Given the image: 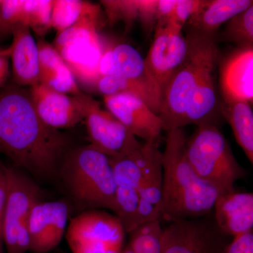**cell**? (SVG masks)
<instances>
[{"mask_svg": "<svg viewBox=\"0 0 253 253\" xmlns=\"http://www.w3.org/2000/svg\"><path fill=\"white\" fill-rule=\"evenodd\" d=\"M69 140L43 122L36 112L29 89L14 82L0 91V153L15 168L47 178L57 172Z\"/></svg>", "mask_w": 253, "mask_h": 253, "instance_id": "cell-1", "label": "cell"}, {"mask_svg": "<svg viewBox=\"0 0 253 253\" xmlns=\"http://www.w3.org/2000/svg\"><path fill=\"white\" fill-rule=\"evenodd\" d=\"M167 133L163 153L161 219L171 222L211 214L219 191L200 178L190 165L183 129Z\"/></svg>", "mask_w": 253, "mask_h": 253, "instance_id": "cell-2", "label": "cell"}, {"mask_svg": "<svg viewBox=\"0 0 253 253\" xmlns=\"http://www.w3.org/2000/svg\"><path fill=\"white\" fill-rule=\"evenodd\" d=\"M60 174L73 199L82 208L107 209L116 214V186L109 158L91 144L65 155Z\"/></svg>", "mask_w": 253, "mask_h": 253, "instance_id": "cell-3", "label": "cell"}, {"mask_svg": "<svg viewBox=\"0 0 253 253\" xmlns=\"http://www.w3.org/2000/svg\"><path fill=\"white\" fill-rule=\"evenodd\" d=\"M187 51L184 61L166 86L159 116L163 130L182 129L188 107L206 63L219 51L214 36L189 31L186 37Z\"/></svg>", "mask_w": 253, "mask_h": 253, "instance_id": "cell-4", "label": "cell"}, {"mask_svg": "<svg viewBox=\"0 0 253 253\" xmlns=\"http://www.w3.org/2000/svg\"><path fill=\"white\" fill-rule=\"evenodd\" d=\"M186 153L200 178L217 189L219 194L235 191L234 184L247 175L237 162L226 138L214 124L201 125L187 139Z\"/></svg>", "mask_w": 253, "mask_h": 253, "instance_id": "cell-5", "label": "cell"}, {"mask_svg": "<svg viewBox=\"0 0 253 253\" xmlns=\"http://www.w3.org/2000/svg\"><path fill=\"white\" fill-rule=\"evenodd\" d=\"M100 16L83 18L57 35L54 46L72 71L76 81L94 86L104 46L99 36Z\"/></svg>", "mask_w": 253, "mask_h": 253, "instance_id": "cell-6", "label": "cell"}, {"mask_svg": "<svg viewBox=\"0 0 253 253\" xmlns=\"http://www.w3.org/2000/svg\"><path fill=\"white\" fill-rule=\"evenodd\" d=\"M6 198L3 220V240L7 253L29 251L28 222L35 205L41 201V188L20 172L6 166Z\"/></svg>", "mask_w": 253, "mask_h": 253, "instance_id": "cell-7", "label": "cell"}, {"mask_svg": "<svg viewBox=\"0 0 253 253\" xmlns=\"http://www.w3.org/2000/svg\"><path fill=\"white\" fill-rule=\"evenodd\" d=\"M86 130L92 146L108 157L135 158L141 146L132 133L97 101L83 93Z\"/></svg>", "mask_w": 253, "mask_h": 253, "instance_id": "cell-8", "label": "cell"}, {"mask_svg": "<svg viewBox=\"0 0 253 253\" xmlns=\"http://www.w3.org/2000/svg\"><path fill=\"white\" fill-rule=\"evenodd\" d=\"M187 42L173 24L156 26L154 42L144 59L145 76L160 101L166 86L185 58Z\"/></svg>", "mask_w": 253, "mask_h": 253, "instance_id": "cell-9", "label": "cell"}, {"mask_svg": "<svg viewBox=\"0 0 253 253\" xmlns=\"http://www.w3.org/2000/svg\"><path fill=\"white\" fill-rule=\"evenodd\" d=\"M211 214L171 221L163 230L162 253H224L233 238L219 229Z\"/></svg>", "mask_w": 253, "mask_h": 253, "instance_id": "cell-10", "label": "cell"}, {"mask_svg": "<svg viewBox=\"0 0 253 253\" xmlns=\"http://www.w3.org/2000/svg\"><path fill=\"white\" fill-rule=\"evenodd\" d=\"M66 234L70 248L105 245L123 249L126 231L115 214L89 210L71 219Z\"/></svg>", "mask_w": 253, "mask_h": 253, "instance_id": "cell-11", "label": "cell"}, {"mask_svg": "<svg viewBox=\"0 0 253 253\" xmlns=\"http://www.w3.org/2000/svg\"><path fill=\"white\" fill-rule=\"evenodd\" d=\"M68 205L61 201H40L35 205L28 222L29 251L47 253L56 249L66 232Z\"/></svg>", "mask_w": 253, "mask_h": 253, "instance_id": "cell-12", "label": "cell"}, {"mask_svg": "<svg viewBox=\"0 0 253 253\" xmlns=\"http://www.w3.org/2000/svg\"><path fill=\"white\" fill-rule=\"evenodd\" d=\"M32 101L39 117L53 129H68L84 121L82 93L73 96L62 94L39 83L29 89Z\"/></svg>", "mask_w": 253, "mask_h": 253, "instance_id": "cell-13", "label": "cell"}, {"mask_svg": "<svg viewBox=\"0 0 253 253\" xmlns=\"http://www.w3.org/2000/svg\"><path fill=\"white\" fill-rule=\"evenodd\" d=\"M108 111L136 137L157 142L163 123L147 104L134 95L121 94L104 96Z\"/></svg>", "mask_w": 253, "mask_h": 253, "instance_id": "cell-14", "label": "cell"}, {"mask_svg": "<svg viewBox=\"0 0 253 253\" xmlns=\"http://www.w3.org/2000/svg\"><path fill=\"white\" fill-rule=\"evenodd\" d=\"M109 158L116 181L117 211L115 215L126 232L130 233L138 226L140 168L135 161L129 158Z\"/></svg>", "mask_w": 253, "mask_h": 253, "instance_id": "cell-15", "label": "cell"}, {"mask_svg": "<svg viewBox=\"0 0 253 253\" xmlns=\"http://www.w3.org/2000/svg\"><path fill=\"white\" fill-rule=\"evenodd\" d=\"M220 87L224 102L253 104V45L240 48L221 64Z\"/></svg>", "mask_w": 253, "mask_h": 253, "instance_id": "cell-16", "label": "cell"}, {"mask_svg": "<svg viewBox=\"0 0 253 253\" xmlns=\"http://www.w3.org/2000/svg\"><path fill=\"white\" fill-rule=\"evenodd\" d=\"M213 211L218 227L231 237L253 231V193L219 194Z\"/></svg>", "mask_w": 253, "mask_h": 253, "instance_id": "cell-17", "label": "cell"}, {"mask_svg": "<svg viewBox=\"0 0 253 253\" xmlns=\"http://www.w3.org/2000/svg\"><path fill=\"white\" fill-rule=\"evenodd\" d=\"M11 32L14 37L10 46L14 83L18 86L31 87L40 83L38 44L26 24L18 23Z\"/></svg>", "mask_w": 253, "mask_h": 253, "instance_id": "cell-18", "label": "cell"}, {"mask_svg": "<svg viewBox=\"0 0 253 253\" xmlns=\"http://www.w3.org/2000/svg\"><path fill=\"white\" fill-rule=\"evenodd\" d=\"M140 168V201L161 210L162 206L163 153L156 141H145L139 156L134 158Z\"/></svg>", "mask_w": 253, "mask_h": 253, "instance_id": "cell-19", "label": "cell"}, {"mask_svg": "<svg viewBox=\"0 0 253 253\" xmlns=\"http://www.w3.org/2000/svg\"><path fill=\"white\" fill-rule=\"evenodd\" d=\"M99 78L121 76L147 82L144 58L135 48L124 43L105 48L99 63Z\"/></svg>", "mask_w": 253, "mask_h": 253, "instance_id": "cell-20", "label": "cell"}, {"mask_svg": "<svg viewBox=\"0 0 253 253\" xmlns=\"http://www.w3.org/2000/svg\"><path fill=\"white\" fill-rule=\"evenodd\" d=\"M253 5L252 0L204 1L201 7L189 20L193 31L214 36L224 23Z\"/></svg>", "mask_w": 253, "mask_h": 253, "instance_id": "cell-21", "label": "cell"}, {"mask_svg": "<svg viewBox=\"0 0 253 253\" xmlns=\"http://www.w3.org/2000/svg\"><path fill=\"white\" fill-rule=\"evenodd\" d=\"M221 113L230 125L238 144L251 164L253 163V111L246 101L224 102Z\"/></svg>", "mask_w": 253, "mask_h": 253, "instance_id": "cell-22", "label": "cell"}, {"mask_svg": "<svg viewBox=\"0 0 253 253\" xmlns=\"http://www.w3.org/2000/svg\"><path fill=\"white\" fill-rule=\"evenodd\" d=\"M94 86L104 96L121 94L137 96L144 101L150 109L159 116L161 101L146 81L121 76H103L96 81Z\"/></svg>", "mask_w": 253, "mask_h": 253, "instance_id": "cell-23", "label": "cell"}, {"mask_svg": "<svg viewBox=\"0 0 253 253\" xmlns=\"http://www.w3.org/2000/svg\"><path fill=\"white\" fill-rule=\"evenodd\" d=\"M99 5L79 0H55L51 12V28L57 35L71 28L81 20L100 16Z\"/></svg>", "mask_w": 253, "mask_h": 253, "instance_id": "cell-24", "label": "cell"}, {"mask_svg": "<svg viewBox=\"0 0 253 253\" xmlns=\"http://www.w3.org/2000/svg\"><path fill=\"white\" fill-rule=\"evenodd\" d=\"M163 230L161 220L141 224L129 233V247L134 253H162Z\"/></svg>", "mask_w": 253, "mask_h": 253, "instance_id": "cell-25", "label": "cell"}, {"mask_svg": "<svg viewBox=\"0 0 253 253\" xmlns=\"http://www.w3.org/2000/svg\"><path fill=\"white\" fill-rule=\"evenodd\" d=\"M54 1L28 0L23 1V22L33 30L40 38L51 28V12Z\"/></svg>", "mask_w": 253, "mask_h": 253, "instance_id": "cell-26", "label": "cell"}, {"mask_svg": "<svg viewBox=\"0 0 253 253\" xmlns=\"http://www.w3.org/2000/svg\"><path fill=\"white\" fill-rule=\"evenodd\" d=\"M222 37L241 47L253 45V5L226 23Z\"/></svg>", "mask_w": 253, "mask_h": 253, "instance_id": "cell-27", "label": "cell"}, {"mask_svg": "<svg viewBox=\"0 0 253 253\" xmlns=\"http://www.w3.org/2000/svg\"><path fill=\"white\" fill-rule=\"evenodd\" d=\"M111 25L123 21L127 26L134 21H140L141 9L139 0L101 1Z\"/></svg>", "mask_w": 253, "mask_h": 253, "instance_id": "cell-28", "label": "cell"}, {"mask_svg": "<svg viewBox=\"0 0 253 253\" xmlns=\"http://www.w3.org/2000/svg\"><path fill=\"white\" fill-rule=\"evenodd\" d=\"M40 83L58 92L69 96H79L83 93L74 75L66 63L54 72L42 78Z\"/></svg>", "mask_w": 253, "mask_h": 253, "instance_id": "cell-29", "label": "cell"}, {"mask_svg": "<svg viewBox=\"0 0 253 253\" xmlns=\"http://www.w3.org/2000/svg\"><path fill=\"white\" fill-rule=\"evenodd\" d=\"M38 54H39L40 80L42 78L54 72L56 69L65 64L59 51L52 44L39 38L38 42Z\"/></svg>", "mask_w": 253, "mask_h": 253, "instance_id": "cell-30", "label": "cell"}, {"mask_svg": "<svg viewBox=\"0 0 253 253\" xmlns=\"http://www.w3.org/2000/svg\"><path fill=\"white\" fill-rule=\"evenodd\" d=\"M1 4L0 31L11 32L12 28L23 22V4L21 0H2Z\"/></svg>", "mask_w": 253, "mask_h": 253, "instance_id": "cell-31", "label": "cell"}, {"mask_svg": "<svg viewBox=\"0 0 253 253\" xmlns=\"http://www.w3.org/2000/svg\"><path fill=\"white\" fill-rule=\"evenodd\" d=\"M204 1L199 0H178L171 17L166 24L170 23L175 25L182 29L184 24L199 11Z\"/></svg>", "mask_w": 253, "mask_h": 253, "instance_id": "cell-32", "label": "cell"}, {"mask_svg": "<svg viewBox=\"0 0 253 253\" xmlns=\"http://www.w3.org/2000/svg\"><path fill=\"white\" fill-rule=\"evenodd\" d=\"M224 253H253V231L233 238Z\"/></svg>", "mask_w": 253, "mask_h": 253, "instance_id": "cell-33", "label": "cell"}, {"mask_svg": "<svg viewBox=\"0 0 253 253\" xmlns=\"http://www.w3.org/2000/svg\"><path fill=\"white\" fill-rule=\"evenodd\" d=\"M6 166L0 162V240L3 239V220L6 198Z\"/></svg>", "mask_w": 253, "mask_h": 253, "instance_id": "cell-34", "label": "cell"}, {"mask_svg": "<svg viewBox=\"0 0 253 253\" xmlns=\"http://www.w3.org/2000/svg\"><path fill=\"white\" fill-rule=\"evenodd\" d=\"M11 54L10 46L0 49V87L5 86L9 74V59Z\"/></svg>", "mask_w": 253, "mask_h": 253, "instance_id": "cell-35", "label": "cell"}, {"mask_svg": "<svg viewBox=\"0 0 253 253\" xmlns=\"http://www.w3.org/2000/svg\"><path fill=\"white\" fill-rule=\"evenodd\" d=\"M0 253H4V240H0Z\"/></svg>", "mask_w": 253, "mask_h": 253, "instance_id": "cell-36", "label": "cell"}, {"mask_svg": "<svg viewBox=\"0 0 253 253\" xmlns=\"http://www.w3.org/2000/svg\"><path fill=\"white\" fill-rule=\"evenodd\" d=\"M122 253H134L132 252V251H131L130 248H129V246H127V247H126V249L124 250V251H123Z\"/></svg>", "mask_w": 253, "mask_h": 253, "instance_id": "cell-37", "label": "cell"}, {"mask_svg": "<svg viewBox=\"0 0 253 253\" xmlns=\"http://www.w3.org/2000/svg\"><path fill=\"white\" fill-rule=\"evenodd\" d=\"M0 21H1V4H0Z\"/></svg>", "mask_w": 253, "mask_h": 253, "instance_id": "cell-38", "label": "cell"}, {"mask_svg": "<svg viewBox=\"0 0 253 253\" xmlns=\"http://www.w3.org/2000/svg\"><path fill=\"white\" fill-rule=\"evenodd\" d=\"M0 49H1V48H0Z\"/></svg>", "mask_w": 253, "mask_h": 253, "instance_id": "cell-39", "label": "cell"}]
</instances>
